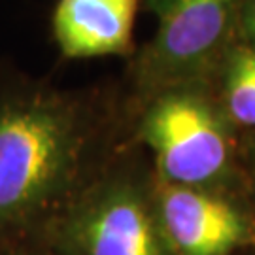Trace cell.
Here are the masks:
<instances>
[{"label": "cell", "mask_w": 255, "mask_h": 255, "mask_svg": "<svg viewBox=\"0 0 255 255\" xmlns=\"http://www.w3.org/2000/svg\"><path fill=\"white\" fill-rule=\"evenodd\" d=\"M102 119L83 93L0 78V248L36 244L91 182Z\"/></svg>", "instance_id": "6da1fadb"}, {"label": "cell", "mask_w": 255, "mask_h": 255, "mask_svg": "<svg viewBox=\"0 0 255 255\" xmlns=\"http://www.w3.org/2000/svg\"><path fill=\"white\" fill-rule=\"evenodd\" d=\"M138 138L161 182L227 193L240 182L238 128L214 83L168 87L142 102Z\"/></svg>", "instance_id": "7a4b0ae2"}, {"label": "cell", "mask_w": 255, "mask_h": 255, "mask_svg": "<svg viewBox=\"0 0 255 255\" xmlns=\"http://www.w3.org/2000/svg\"><path fill=\"white\" fill-rule=\"evenodd\" d=\"M36 244L51 255H174L159 221L153 182L128 170L97 174Z\"/></svg>", "instance_id": "3957f363"}, {"label": "cell", "mask_w": 255, "mask_h": 255, "mask_svg": "<svg viewBox=\"0 0 255 255\" xmlns=\"http://www.w3.org/2000/svg\"><path fill=\"white\" fill-rule=\"evenodd\" d=\"M242 0H163L159 25L130 64L140 104L168 87L214 83L238 40Z\"/></svg>", "instance_id": "277c9868"}, {"label": "cell", "mask_w": 255, "mask_h": 255, "mask_svg": "<svg viewBox=\"0 0 255 255\" xmlns=\"http://www.w3.org/2000/svg\"><path fill=\"white\" fill-rule=\"evenodd\" d=\"M153 199L174 255H231L255 242V227L229 193L153 178Z\"/></svg>", "instance_id": "5b68a950"}, {"label": "cell", "mask_w": 255, "mask_h": 255, "mask_svg": "<svg viewBox=\"0 0 255 255\" xmlns=\"http://www.w3.org/2000/svg\"><path fill=\"white\" fill-rule=\"evenodd\" d=\"M138 0H57L55 44L66 59H95L132 51Z\"/></svg>", "instance_id": "8992f818"}, {"label": "cell", "mask_w": 255, "mask_h": 255, "mask_svg": "<svg viewBox=\"0 0 255 255\" xmlns=\"http://www.w3.org/2000/svg\"><path fill=\"white\" fill-rule=\"evenodd\" d=\"M216 93L238 130H255V49L238 40L233 44L219 68Z\"/></svg>", "instance_id": "52a82bcc"}, {"label": "cell", "mask_w": 255, "mask_h": 255, "mask_svg": "<svg viewBox=\"0 0 255 255\" xmlns=\"http://www.w3.org/2000/svg\"><path fill=\"white\" fill-rule=\"evenodd\" d=\"M238 42L255 49V0H242V4H240Z\"/></svg>", "instance_id": "ba28073f"}, {"label": "cell", "mask_w": 255, "mask_h": 255, "mask_svg": "<svg viewBox=\"0 0 255 255\" xmlns=\"http://www.w3.org/2000/svg\"><path fill=\"white\" fill-rule=\"evenodd\" d=\"M0 255H51L40 244H15V246H2Z\"/></svg>", "instance_id": "9c48e42d"}, {"label": "cell", "mask_w": 255, "mask_h": 255, "mask_svg": "<svg viewBox=\"0 0 255 255\" xmlns=\"http://www.w3.org/2000/svg\"><path fill=\"white\" fill-rule=\"evenodd\" d=\"M240 155L252 164V168L255 170V130H250L244 134L242 144H240Z\"/></svg>", "instance_id": "30bf717a"}, {"label": "cell", "mask_w": 255, "mask_h": 255, "mask_svg": "<svg viewBox=\"0 0 255 255\" xmlns=\"http://www.w3.org/2000/svg\"><path fill=\"white\" fill-rule=\"evenodd\" d=\"M161 2H163V0H147V6H149V9H155Z\"/></svg>", "instance_id": "8fae6325"}]
</instances>
